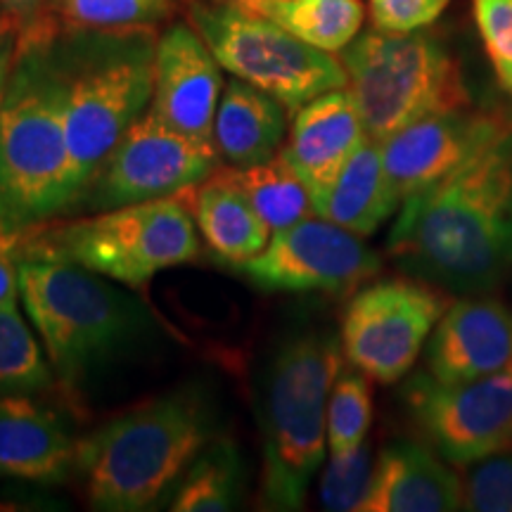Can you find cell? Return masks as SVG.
<instances>
[{
	"label": "cell",
	"mask_w": 512,
	"mask_h": 512,
	"mask_svg": "<svg viewBox=\"0 0 512 512\" xmlns=\"http://www.w3.org/2000/svg\"><path fill=\"white\" fill-rule=\"evenodd\" d=\"M178 197L188 204L207 247L233 268L264 252L271 240L273 230L261 219L259 211L216 171L207 181L192 185Z\"/></svg>",
	"instance_id": "7402d4cb"
},
{
	"label": "cell",
	"mask_w": 512,
	"mask_h": 512,
	"mask_svg": "<svg viewBox=\"0 0 512 512\" xmlns=\"http://www.w3.org/2000/svg\"><path fill=\"white\" fill-rule=\"evenodd\" d=\"M219 437L200 384L152 396L79 439L76 477L93 510L145 512L171 498L197 453Z\"/></svg>",
	"instance_id": "7a4b0ae2"
},
{
	"label": "cell",
	"mask_w": 512,
	"mask_h": 512,
	"mask_svg": "<svg viewBox=\"0 0 512 512\" xmlns=\"http://www.w3.org/2000/svg\"><path fill=\"white\" fill-rule=\"evenodd\" d=\"M214 140L185 136L147 110L114 145L83 192L93 211L176 197L219 169Z\"/></svg>",
	"instance_id": "8fae6325"
},
{
	"label": "cell",
	"mask_w": 512,
	"mask_h": 512,
	"mask_svg": "<svg viewBox=\"0 0 512 512\" xmlns=\"http://www.w3.org/2000/svg\"><path fill=\"white\" fill-rule=\"evenodd\" d=\"M512 121L496 110H453L425 117L382 140V159L401 200L463 166Z\"/></svg>",
	"instance_id": "5bb4252c"
},
{
	"label": "cell",
	"mask_w": 512,
	"mask_h": 512,
	"mask_svg": "<svg viewBox=\"0 0 512 512\" xmlns=\"http://www.w3.org/2000/svg\"><path fill=\"white\" fill-rule=\"evenodd\" d=\"M53 53L64 79L69 150L86 192L114 145L150 110L157 36L152 27L62 29Z\"/></svg>",
	"instance_id": "8992f818"
},
{
	"label": "cell",
	"mask_w": 512,
	"mask_h": 512,
	"mask_svg": "<svg viewBox=\"0 0 512 512\" xmlns=\"http://www.w3.org/2000/svg\"><path fill=\"white\" fill-rule=\"evenodd\" d=\"M451 0H368L373 29L389 34L422 31L444 15Z\"/></svg>",
	"instance_id": "1f68e13d"
},
{
	"label": "cell",
	"mask_w": 512,
	"mask_h": 512,
	"mask_svg": "<svg viewBox=\"0 0 512 512\" xmlns=\"http://www.w3.org/2000/svg\"><path fill=\"white\" fill-rule=\"evenodd\" d=\"M373 470V448L366 441L356 446L354 451L330 453V460L323 465V475H320L318 484L320 505L330 512H358V505L368 494Z\"/></svg>",
	"instance_id": "f1b7e54d"
},
{
	"label": "cell",
	"mask_w": 512,
	"mask_h": 512,
	"mask_svg": "<svg viewBox=\"0 0 512 512\" xmlns=\"http://www.w3.org/2000/svg\"><path fill=\"white\" fill-rule=\"evenodd\" d=\"M366 138L354 95L349 88H335L294 112L280 157L302 178L311 197H318Z\"/></svg>",
	"instance_id": "ac0fdd59"
},
{
	"label": "cell",
	"mask_w": 512,
	"mask_h": 512,
	"mask_svg": "<svg viewBox=\"0 0 512 512\" xmlns=\"http://www.w3.org/2000/svg\"><path fill=\"white\" fill-rule=\"evenodd\" d=\"M463 510L512 512V453H496L467 470Z\"/></svg>",
	"instance_id": "f546056e"
},
{
	"label": "cell",
	"mask_w": 512,
	"mask_h": 512,
	"mask_svg": "<svg viewBox=\"0 0 512 512\" xmlns=\"http://www.w3.org/2000/svg\"><path fill=\"white\" fill-rule=\"evenodd\" d=\"M0 17H3V8H0Z\"/></svg>",
	"instance_id": "d590c367"
},
{
	"label": "cell",
	"mask_w": 512,
	"mask_h": 512,
	"mask_svg": "<svg viewBox=\"0 0 512 512\" xmlns=\"http://www.w3.org/2000/svg\"><path fill=\"white\" fill-rule=\"evenodd\" d=\"M512 370V311L501 299L451 302L427 342V373L458 384Z\"/></svg>",
	"instance_id": "2e32d148"
},
{
	"label": "cell",
	"mask_w": 512,
	"mask_h": 512,
	"mask_svg": "<svg viewBox=\"0 0 512 512\" xmlns=\"http://www.w3.org/2000/svg\"><path fill=\"white\" fill-rule=\"evenodd\" d=\"M240 448L230 437H214L197 453L166 508L174 512H226L238 508L242 496Z\"/></svg>",
	"instance_id": "cb8c5ba5"
},
{
	"label": "cell",
	"mask_w": 512,
	"mask_h": 512,
	"mask_svg": "<svg viewBox=\"0 0 512 512\" xmlns=\"http://www.w3.org/2000/svg\"><path fill=\"white\" fill-rule=\"evenodd\" d=\"M216 174L247 197L273 233L290 228L313 214L309 188L280 155L271 162L247 166V169L219 166Z\"/></svg>",
	"instance_id": "d4e9b609"
},
{
	"label": "cell",
	"mask_w": 512,
	"mask_h": 512,
	"mask_svg": "<svg viewBox=\"0 0 512 512\" xmlns=\"http://www.w3.org/2000/svg\"><path fill=\"white\" fill-rule=\"evenodd\" d=\"M171 0H53L50 15L60 29L155 27Z\"/></svg>",
	"instance_id": "83f0119b"
},
{
	"label": "cell",
	"mask_w": 512,
	"mask_h": 512,
	"mask_svg": "<svg viewBox=\"0 0 512 512\" xmlns=\"http://www.w3.org/2000/svg\"><path fill=\"white\" fill-rule=\"evenodd\" d=\"M463 510V479L432 446L392 441L377 453L368 494L358 512Z\"/></svg>",
	"instance_id": "d6986e66"
},
{
	"label": "cell",
	"mask_w": 512,
	"mask_h": 512,
	"mask_svg": "<svg viewBox=\"0 0 512 512\" xmlns=\"http://www.w3.org/2000/svg\"><path fill=\"white\" fill-rule=\"evenodd\" d=\"M53 0H0L3 17H8L15 24L19 36L34 34L38 29L57 27V22L50 15Z\"/></svg>",
	"instance_id": "836d02e7"
},
{
	"label": "cell",
	"mask_w": 512,
	"mask_h": 512,
	"mask_svg": "<svg viewBox=\"0 0 512 512\" xmlns=\"http://www.w3.org/2000/svg\"><path fill=\"white\" fill-rule=\"evenodd\" d=\"M448 306L446 290L413 275L361 287L342 316L344 358L373 382H399L413 370Z\"/></svg>",
	"instance_id": "30bf717a"
},
{
	"label": "cell",
	"mask_w": 512,
	"mask_h": 512,
	"mask_svg": "<svg viewBox=\"0 0 512 512\" xmlns=\"http://www.w3.org/2000/svg\"><path fill=\"white\" fill-rule=\"evenodd\" d=\"M401 202L384 169L382 145L366 138L330 188L313 197V214L370 238L392 219Z\"/></svg>",
	"instance_id": "44dd1931"
},
{
	"label": "cell",
	"mask_w": 512,
	"mask_h": 512,
	"mask_svg": "<svg viewBox=\"0 0 512 512\" xmlns=\"http://www.w3.org/2000/svg\"><path fill=\"white\" fill-rule=\"evenodd\" d=\"M242 8L273 19L299 41L325 53H342L366 19L361 0H235Z\"/></svg>",
	"instance_id": "603a6c76"
},
{
	"label": "cell",
	"mask_w": 512,
	"mask_h": 512,
	"mask_svg": "<svg viewBox=\"0 0 512 512\" xmlns=\"http://www.w3.org/2000/svg\"><path fill=\"white\" fill-rule=\"evenodd\" d=\"M19 299L67 399L157 332L126 285L64 261H19Z\"/></svg>",
	"instance_id": "3957f363"
},
{
	"label": "cell",
	"mask_w": 512,
	"mask_h": 512,
	"mask_svg": "<svg viewBox=\"0 0 512 512\" xmlns=\"http://www.w3.org/2000/svg\"><path fill=\"white\" fill-rule=\"evenodd\" d=\"M192 27L200 31L223 69L252 83L287 112H297L318 95L347 88L349 76L332 53L299 41L290 31L240 3L190 5Z\"/></svg>",
	"instance_id": "9c48e42d"
},
{
	"label": "cell",
	"mask_w": 512,
	"mask_h": 512,
	"mask_svg": "<svg viewBox=\"0 0 512 512\" xmlns=\"http://www.w3.org/2000/svg\"><path fill=\"white\" fill-rule=\"evenodd\" d=\"M287 136L283 102L233 76L223 86L214 119V145L228 166H256L280 155Z\"/></svg>",
	"instance_id": "ffe728a7"
},
{
	"label": "cell",
	"mask_w": 512,
	"mask_h": 512,
	"mask_svg": "<svg viewBox=\"0 0 512 512\" xmlns=\"http://www.w3.org/2000/svg\"><path fill=\"white\" fill-rule=\"evenodd\" d=\"M19 55V34L8 17H0V112L8 98L12 74Z\"/></svg>",
	"instance_id": "e575fe53"
},
{
	"label": "cell",
	"mask_w": 512,
	"mask_h": 512,
	"mask_svg": "<svg viewBox=\"0 0 512 512\" xmlns=\"http://www.w3.org/2000/svg\"><path fill=\"white\" fill-rule=\"evenodd\" d=\"M55 34L19 41L15 74L0 112V219L17 228L53 221L83 197L64 126Z\"/></svg>",
	"instance_id": "277c9868"
},
{
	"label": "cell",
	"mask_w": 512,
	"mask_h": 512,
	"mask_svg": "<svg viewBox=\"0 0 512 512\" xmlns=\"http://www.w3.org/2000/svg\"><path fill=\"white\" fill-rule=\"evenodd\" d=\"M342 342L323 328L294 330L261 373V501L302 510L328 451V399L344 368Z\"/></svg>",
	"instance_id": "5b68a950"
},
{
	"label": "cell",
	"mask_w": 512,
	"mask_h": 512,
	"mask_svg": "<svg viewBox=\"0 0 512 512\" xmlns=\"http://www.w3.org/2000/svg\"><path fill=\"white\" fill-rule=\"evenodd\" d=\"M479 36L498 86L512 98V0H472Z\"/></svg>",
	"instance_id": "4dcf8cb0"
},
{
	"label": "cell",
	"mask_w": 512,
	"mask_h": 512,
	"mask_svg": "<svg viewBox=\"0 0 512 512\" xmlns=\"http://www.w3.org/2000/svg\"><path fill=\"white\" fill-rule=\"evenodd\" d=\"M235 271L264 292L339 294L373 280L382 259L361 235L311 214L273 233L264 252Z\"/></svg>",
	"instance_id": "4fadbf2b"
},
{
	"label": "cell",
	"mask_w": 512,
	"mask_h": 512,
	"mask_svg": "<svg viewBox=\"0 0 512 512\" xmlns=\"http://www.w3.org/2000/svg\"><path fill=\"white\" fill-rule=\"evenodd\" d=\"M387 252L446 292H491L512 271V121L453 174L401 202Z\"/></svg>",
	"instance_id": "6da1fadb"
},
{
	"label": "cell",
	"mask_w": 512,
	"mask_h": 512,
	"mask_svg": "<svg viewBox=\"0 0 512 512\" xmlns=\"http://www.w3.org/2000/svg\"><path fill=\"white\" fill-rule=\"evenodd\" d=\"M413 425L451 465H475L512 446V370L448 384L415 373L401 389Z\"/></svg>",
	"instance_id": "7c38bea8"
},
{
	"label": "cell",
	"mask_w": 512,
	"mask_h": 512,
	"mask_svg": "<svg viewBox=\"0 0 512 512\" xmlns=\"http://www.w3.org/2000/svg\"><path fill=\"white\" fill-rule=\"evenodd\" d=\"M0 221H3V219H0Z\"/></svg>",
	"instance_id": "8d00e7d4"
},
{
	"label": "cell",
	"mask_w": 512,
	"mask_h": 512,
	"mask_svg": "<svg viewBox=\"0 0 512 512\" xmlns=\"http://www.w3.org/2000/svg\"><path fill=\"white\" fill-rule=\"evenodd\" d=\"M22 230L0 221V306L17 304L19 261H22Z\"/></svg>",
	"instance_id": "d6a6232c"
},
{
	"label": "cell",
	"mask_w": 512,
	"mask_h": 512,
	"mask_svg": "<svg viewBox=\"0 0 512 512\" xmlns=\"http://www.w3.org/2000/svg\"><path fill=\"white\" fill-rule=\"evenodd\" d=\"M368 138L387 140L432 114L472 107L456 55L427 31H366L342 50Z\"/></svg>",
	"instance_id": "ba28073f"
},
{
	"label": "cell",
	"mask_w": 512,
	"mask_h": 512,
	"mask_svg": "<svg viewBox=\"0 0 512 512\" xmlns=\"http://www.w3.org/2000/svg\"><path fill=\"white\" fill-rule=\"evenodd\" d=\"M221 69L200 31L190 24L169 27L157 38L150 112L185 136L214 140L223 93Z\"/></svg>",
	"instance_id": "9a60e30c"
},
{
	"label": "cell",
	"mask_w": 512,
	"mask_h": 512,
	"mask_svg": "<svg viewBox=\"0 0 512 512\" xmlns=\"http://www.w3.org/2000/svg\"><path fill=\"white\" fill-rule=\"evenodd\" d=\"M43 344L17 304L0 306V396L41 394L53 387Z\"/></svg>",
	"instance_id": "484cf974"
},
{
	"label": "cell",
	"mask_w": 512,
	"mask_h": 512,
	"mask_svg": "<svg viewBox=\"0 0 512 512\" xmlns=\"http://www.w3.org/2000/svg\"><path fill=\"white\" fill-rule=\"evenodd\" d=\"M197 256V223L178 195L22 230V259L64 261L126 287H143L157 273Z\"/></svg>",
	"instance_id": "52a82bcc"
},
{
	"label": "cell",
	"mask_w": 512,
	"mask_h": 512,
	"mask_svg": "<svg viewBox=\"0 0 512 512\" xmlns=\"http://www.w3.org/2000/svg\"><path fill=\"white\" fill-rule=\"evenodd\" d=\"M373 422V389L361 370L342 368L328 399V451L347 453L361 446Z\"/></svg>",
	"instance_id": "4316f807"
},
{
	"label": "cell",
	"mask_w": 512,
	"mask_h": 512,
	"mask_svg": "<svg viewBox=\"0 0 512 512\" xmlns=\"http://www.w3.org/2000/svg\"><path fill=\"white\" fill-rule=\"evenodd\" d=\"M36 394L0 396V477L55 486L76 477L79 439Z\"/></svg>",
	"instance_id": "e0dca14e"
}]
</instances>
